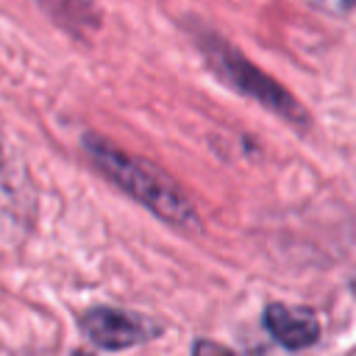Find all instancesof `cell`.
Listing matches in <instances>:
<instances>
[{"label":"cell","mask_w":356,"mask_h":356,"mask_svg":"<svg viewBox=\"0 0 356 356\" xmlns=\"http://www.w3.org/2000/svg\"><path fill=\"white\" fill-rule=\"evenodd\" d=\"M83 147H86L92 164L111 184H117L125 195H131L134 200L147 206L156 217H161L164 222L181 228V231L200 228V217H197L189 195L156 164H150L147 159H139L95 134L83 139Z\"/></svg>","instance_id":"1"},{"label":"cell","mask_w":356,"mask_h":356,"mask_svg":"<svg viewBox=\"0 0 356 356\" xmlns=\"http://www.w3.org/2000/svg\"><path fill=\"white\" fill-rule=\"evenodd\" d=\"M197 47L209 61V70L234 92L256 100L259 106H264L267 111L278 114L281 120L292 122V125H306L309 114L306 108L275 81L270 78L264 70H259L253 61H248L234 44H228L222 36L217 33H197Z\"/></svg>","instance_id":"2"},{"label":"cell","mask_w":356,"mask_h":356,"mask_svg":"<svg viewBox=\"0 0 356 356\" xmlns=\"http://www.w3.org/2000/svg\"><path fill=\"white\" fill-rule=\"evenodd\" d=\"M78 325H81L83 337L103 350L134 348L145 339H153L161 331L153 320L134 314V312H125V309H111V306L86 309L78 317Z\"/></svg>","instance_id":"3"},{"label":"cell","mask_w":356,"mask_h":356,"mask_svg":"<svg viewBox=\"0 0 356 356\" xmlns=\"http://www.w3.org/2000/svg\"><path fill=\"white\" fill-rule=\"evenodd\" d=\"M264 325L273 334V339L286 350H300L320 339V320L312 309L270 303L264 309Z\"/></svg>","instance_id":"4"},{"label":"cell","mask_w":356,"mask_h":356,"mask_svg":"<svg viewBox=\"0 0 356 356\" xmlns=\"http://www.w3.org/2000/svg\"><path fill=\"white\" fill-rule=\"evenodd\" d=\"M39 3L58 25H67L72 31H78L83 25H89V28L97 25V14L89 0H39Z\"/></svg>","instance_id":"5"},{"label":"cell","mask_w":356,"mask_h":356,"mask_svg":"<svg viewBox=\"0 0 356 356\" xmlns=\"http://www.w3.org/2000/svg\"><path fill=\"white\" fill-rule=\"evenodd\" d=\"M309 3L325 14H334V17H345L356 8V0H309Z\"/></svg>","instance_id":"6"}]
</instances>
